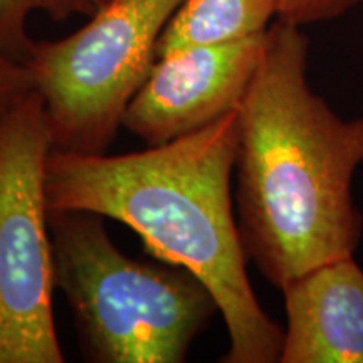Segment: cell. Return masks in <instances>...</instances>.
<instances>
[{
    "label": "cell",
    "instance_id": "obj_1",
    "mask_svg": "<svg viewBox=\"0 0 363 363\" xmlns=\"http://www.w3.org/2000/svg\"><path fill=\"white\" fill-rule=\"evenodd\" d=\"M310 40L276 19L238 108L234 174L240 242L278 289L355 254L363 217L353 177L363 163V116L343 118L308 81Z\"/></svg>",
    "mask_w": 363,
    "mask_h": 363
},
{
    "label": "cell",
    "instance_id": "obj_2",
    "mask_svg": "<svg viewBox=\"0 0 363 363\" xmlns=\"http://www.w3.org/2000/svg\"><path fill=\"white\" fill-rule=\"evenodd\" d=\"M238 111L174 142L123 155L54 150L49 211H84L128 225L155 259L194 274L214 296L229 335L224 363H276L284 330L249 281L230 180Z\"/></svg>",
    "mask_w": 363,
    "mask_h": 363
},
{
    "label": "cell",
    "instance_id": "obj_3",
    "mask_svg": "<svg viewBox=\"0 0 363 363\" xmlns=\"http://www.w3.org/2000/svg\"><path fill=\"white\" fill-rule=\"evenodd\" d=\"M104 217L49 211L56 286L98 363H182L219 313L211 291L182 267L150 264L118 249Z\"/></svg>",
    "mask_w": 363,
    "mask_h": 363
},
{
    "label": "cell",
    "instance_id": "obj_4",
    "mask_svg": "<svg viewBox=\"0 0 363 363\" xmlns=\"http://www.w3.org/2000/svg\"><path fill=\"white\" fill-rule=\"evenodd\" d=\"M182 4L106 0L71 35L34 40L24 62L43 96L54 150L106 153Z\"/></svg>",
    "mask_w": 363,
    "mask_h": 363
},
{
    "label": "cell",
    "instance_id": "obj_5",
    "mask_svg": "<svg viewBox=\"0 0 363 363\" xmlns=\"http://www.w3.org/2000/svg\"><path fill=\"white\" fill-rule=\"evenodd\" d=\"M52 135L38 89L0 120V363H62L45 165Z\"/></svg>",
    "mask_w": 363,
    "mask_h": 363
},
{
    "label": "cell",
    "instance_id": "obj_6",
    "mask_svg": "<svg viewBox=\"0 0 363 363\" xmlns=\"http://www.w3.org/2000/svg\"><path fill=\"white\" fill-rule=\"evenodd\" d=\"M264 34L195 45L158 57L126 106L123 128L158 147L238 111L264 48Z\"/></svg>",
    "mask_w": 363,
    "mask_h": 363
},
{
    "label": "cell",
    "instance_id": "obj_7",
    "mask_svg": "<svg viewBox=\"0 0 363 363\" xmlns=\"http://www.w3.org/2000/svg\"><path fill=\"white\" fill-rule=\"evenodd\" d=\"M281 293L279 363H363V269L353 256L298 276Z\"/></svg>",
    "mask_w": 363,
    "mask_h": 363
},
{
    "label": "cell",
    "instance_id": "obj_8",
    "mask_svg": "<svg viewBox=\"0 0 363 363\" xmlns=\"http://www.w3.org/2000/svg\"><path fill=\"white\" fill-rule=\"evenodd\" d=\"M279 0H184L167 26L158 57L195 45H214L264 34Z\"/></svg>",
    "mask_w": 363,
    "mask_h": 363
},
{
    "label": "cell",
    "instance_id": "obj_9",
    "mask_svg": "<svg viewBox=\"0 0 363 363\" xmlns=\"http://www.w3.org/2000/svg\"><path fill=\"white\" fill-rule=\"evenodd\" d=\"M106 0H0V51L24 62L34 40L27 33V21L35 12L56 22L74 16L91 17Z\"/></svg>",
    "mask_w": 363,
    "mask_h": 363
},
{
    "label": "cell",
    "instance_id": "obj_10",
    "mask_svg": "<svg viewBox=\"0 0 363 363\" xmlns=\"http://www.w3.org/2000/svg\"><path fill=\"white\" fill-rule=\"evenodd\" d=\"M362 2L363 0H279L276 19L298 27L320 24L340 19Z\"/></svg>",
    "mask_w": 363,
    "mask_h": 363
},
{
    "label": "cell",
    "instance_id": "obj_11",
    "mask_svg": "<svg viewBox=\"0 0 363 363\" xmlns=\"http://www.w3.org/2000/svg\"><path fill=\"white\" fill-rule=\"evenodd\" d=\"M34 91V78L26 62L0 51V120Z\"/></svg>",
    "mask_w": 363,
    "mask_h": 363
}]
</instances>
